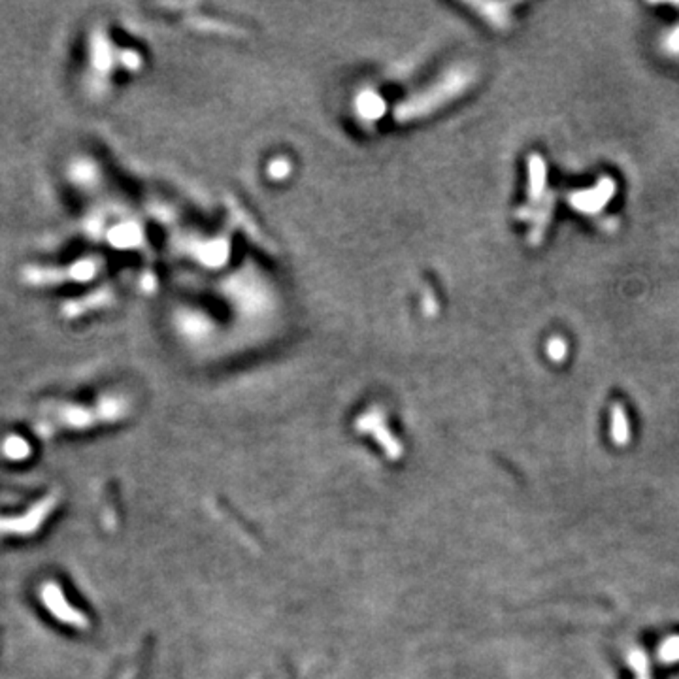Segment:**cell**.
I'll return each instance as SVG.
<instances>
[{"label":"cell","instance_id":"6da1fadb","mask_svg":"<svg viewBox=\"0 0 679 679\" xmlns=\"http://www.w3.org/2000/svg\"><path fill=\"white\" fill-rule=\"evenodd\" d=\"M614 193V179H600V184L591 191H579L576 194H570V204L583 214H596L611 200Z\"/></svg>","mask_w":679,"mask_h":679},{"label":"cell","instance_id":"3957f363","mask_svg":"<svg viewBox=\"0 0 679 679\" xmlns=\"http://www.w3.org/2000/svg\"><path fill=\"white\" fill-rule=\"evenodd\" d=\"M566 342L562 338H551L547 344V353L553 361H562L566 357Z\"/></svg>","mask_w":679,"mask_h":679},{"label":"cell","instance_id":"277c9868","mask_svg":"<svg viewBox=\"0 0 679 679\" xmlns=\"http://www.w3.org/2000/svg\"><path fill=\"white\" fill-rule=\"evenodd\" d=\"M666 48H668L670 51H674V53H679V27H675L674 31L668 34V38H666Z\"/></svg>","mask_w":679,"mask_h":679},{"label":"cell","instance_id":"7a4b0ae2","mask_svg":"<svg viewBox=\"0 0 679 679\" xmlns=\"http://www.w3.org/2000/svg\"><path fill=\"white\" fill-rule=\"evenodd\" d=\"M545 187V162L542 157H530V200H538Z\"/></svg>","mask_w":679,"mask_h":679}]
</instances>
